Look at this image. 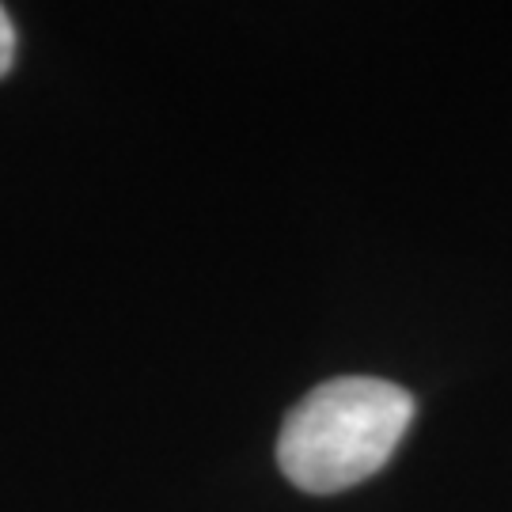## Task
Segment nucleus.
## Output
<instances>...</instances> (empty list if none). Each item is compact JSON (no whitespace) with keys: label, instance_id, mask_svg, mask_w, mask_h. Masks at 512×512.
Wrapping results in <instances>:
<instances>
[{"label":"nucleus","instance_id":"2","mask_svg":"<svg viewBox=\"0 0 512 512\" xmlns=\"http://www.w3.org/2000/svg\"><path fill=\"white\" fill-rule=\"evenodd\" d=\"M12 61H16V31H12L8 12L0 8V76L12 69Z\"/></svg>","mask_w":512,"mask_h":512},{"label":"nucleus","instance_id":"1","mask_svg":"<svg viewBox=\"0 0 512 512\" xmlns=\"http://www.w3.org/2000/svg\"><path fill=\"white\" fill-rule=\"evenodd\" d=\"M414 421V399L391 380L338 376L293 406L277 437V463L304 494H338L395 456Z\"/></svg>","mask_w":512,"mask_h":512}]
</instances>
